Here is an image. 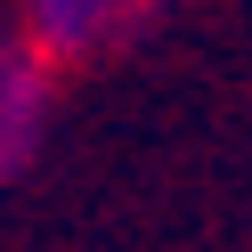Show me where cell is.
I'll list each match as a JSON object with an SVG mask.
<instances>
[{
    "label": "cell",
    "instance_id": "2",
    "mask_svg": "<svg viewBox=\"0 0 252 252\" xmlns=\"http://www.w3.org/2000/svg\"><path fill=\"white\" fill-rule=\"evenodd\" d=\"M147 0H25V33L41 41V57H98L138 25Z\"/></svg>",
    "mask_w": 252,
    "mask_h": 252
},
{
    "label": "cell",
    "instance_id": "1",
    "mask_svg": "<svg viewBox=\"0 0 252 252\" xmlns=\"http://www.w3.org/2000/svg\"><path fill=\"white\" fill-rule=\"evenodd\" d=\"M41 106H49V82H41V41L25 25L0 17V187L25 171L41 138Z\"/></svg>",
    "mask_w": 252,
    "mask_h": 252
}]
</instances>
